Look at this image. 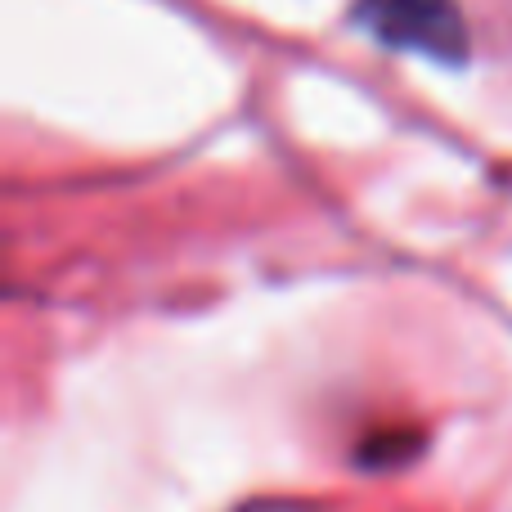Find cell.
Returning <instances> with one entry per match:
<instances>
[{
    "mask_svg": "<svg viewBox=\"0 0 512 512\" xmlns=\"http://www.w3.org/2000/svg\"><path fill=\"white\" fill-rule=\"evenodd\" d=\"M351 18L387 50L418 54L445 68H463L472 54V32L459 0H355Z\"/></svg>",
    "mask_w": 512,
    "mask_h": 512,
    "instance_id": "obj_1",
    "label": "cell"
}]
</instances>
